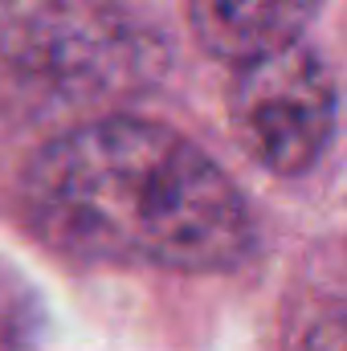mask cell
Listing matches in <instances>:
<instances>
[{"label": "cell", "mask_w": 347, "mask_h": 351, "mask_svg": "<svg viewBox=\"0 0 347 351\" xmlns=\"http://www.w3.org/2000/svg\"><path fill=\"white\" fill-rule=\"evenodd\" d=\"M25 217L78 262L233 269L254 250L241 188L192 139L139 114H98L45 143L21 180Z\"/></svg>", "instance_id": "1"}, {"label": "cell", "mask_w": 347, "mask_h": 351, "mask_svg": "<svg viewBox=\"0 0 347 351\" xmlns=\"http://www.w3.org/2000/svg\"><path fill=\"white\" fill-rule=\"evenodd\" d=\"M0 70L33 102L98 106L156 86L168 41L123 0H0Z\"/></svg>", "instance_id": "2"}, {"label": "cell", "mask_w": 347, "mask_h": 351, "mask_svg": "<svg viewBox=\"0 0 347 351\" xmlns=\"http://www.w3.org/2000/svg\"><path fill=\"white\" fill-rule=\"evenodd\" d=\"M229 123L270 176H302L335 135V82L311 45H290L237 66Z\"/></svg>", "instance_id": "3"}, {"label": "cell", "mask_w": 347, "mask_h": 351, "mask_svg": "<svg viewBox=\"0 0 347 351\" xmlns=\"http://www.w3.org/2000/svg\"><path fill=\"white\" fill-rule=\"evenodd\" d=\"M323 0H188V21L204 53L246 66L302 41Z\"/></svg>", "instance_id": "4"}, {"label": "cell", "mask_w": 347, "mask_h": 351, "mask_svg": "<svg viewBox=\"0 0 347 351\" xmlns=\"http://www.w3.org/2000/svg\"><path fill=\"white\" fill-rule=\"evenodd\" d=\"M298 351H347V315H331L319 327H311Z\"/></svg>", "instance_id": "5"}]
</instances>
